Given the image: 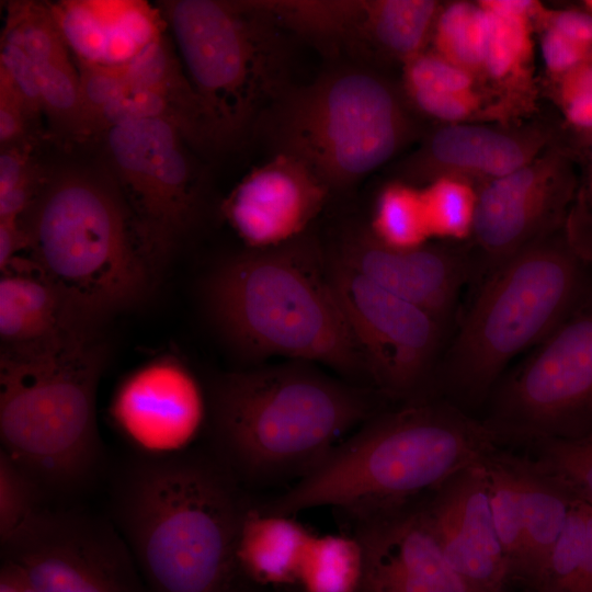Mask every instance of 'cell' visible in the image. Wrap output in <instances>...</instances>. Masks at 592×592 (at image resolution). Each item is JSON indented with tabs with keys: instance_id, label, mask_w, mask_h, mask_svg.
I'll use <instances>...</instances> for the list:
<instances>
[{
	"instance_id": "obj_1",
	"label": "cell",
	"mask_w": 592,
	"mask_h": 592,
	"mask_svg": "<svg viewBox=\"0 0 592 592\" xmlns=\"http://www.w3.org/2000/svg\"><path fill=\"white\" fill-rule=\"evenodd\" d=\"M250 504L212 447L135 451L114 474L110 519L149 592H238L235 544Z\"/></svg>"
},
{
	"instance_id": "obj_2",
	"label": "cell",
	"mask_w": 592,
	"mask_h": 592,
	"mask_svg": "<svg viewBox=\"0 0 592 592\" xmlns=\"http://www.w3.org/2000/svg\"><path fill=\"white\" fill-rule=\"evenodd\" d=\"M499 435L449 405L414 401L374 414L261 511L292 516L330 506L354 520L411 502L456 473L483 464Z\"/></svg>"
},
{
	"instance_id": "obj_3",
	"label": "cell",
	"mask_w": 592,
	"mask_h": 592,
	"mask_svg": "<svg viewBox=\"0 0 592 592\" xmlns=\"http://www.w3.org/2000/svg\"><path fill=\"white\" fill-rule=\"evenodd\" d=\"M207 311L236 351L319 363L349 377L366 366L334 291L319 242L309 234L220 262L204 286Z\"/></svg>"
},
{
	"instance_id": "obj_4",
	"label": "cell",
	"mask_w": 592,
	"mask_h": 592,
	"mask_svg": "<svg viewBox=\"0 0 592 592\" xmlns=\"http://www.w3.org/2000/svg\"><path fill=\"white\" fill-rule=\"evenodd\" d=\"M207 398L212 448L242 485L301 478L375 414L364 389L300 361L226 373Z\"/></svg>"
},
{
	"instance_id": "obj_5",
	"label": "cell",
	"mask_w": 592,
	"mask_h": 592,
	"mask_svg": "<svg viewBox=\"0 0 592 592\" xmlns=\"http://www.w3.org/2000/svg\"><path fill=\"white\" fill-rule=\"evenodd\" d=\"M106 346L92 330L44 345L2 349L1 449L45 493L72 496L98 477L104 459L95 397Z\"/></svg>"
},
{
	"instance_id": "obj_6",
	"label": "cell",
	"mask_w": 592,
	"mask_h": 592,
	"mask_svg": "<svg viewBox=\"0 0 592 592\" xmlns=\"http://www.w3.org/2000/svg\"><path fill=\"white\" fill-rule=\"evenodd\" d=\"M23 217L36 269L90 321L146 295L155 265L114 181L60 172Z\"/></svg>"
},
{
	"instance_id": "obj_7",
	"label": "cell",
	"mask_w": 592,
	"mask_h": 592,
	"mask_svg": "<svg viewBox=\"0 0 592 592\" xmlns=\"http://www.w3.org/2000/svg\"><path fill=\"white\" fill-rule=\"evenodd\" d=\"M257 128L273 153L304 162L331 193L354 186L415 134L401 89L376 70L356 65L292 86Z\"/></svg>"
},
{
	"instance_id": "obj_8",
	"label": "cell",
	"mask_w": 592,
	"mask_h": 592,
	"mask_svg": "<svg viewBox=\"0 0 592 592\" xmlns=\"http://www.w3.org/2000/svg\"><path fill=\"white\" fill-rule=\"evenodd\" d=\"M159 9L223 146L234 145L292 87L289 35L250 0H168Z\"/></svg>"
},
{
	"instance_id": "obj_9",
	"label": "cell",
	"mask_w": 592,
	"mask_h": 592,
	"mask_svg": "<svg viewBox=\"0 0 592 592\" xmlns=\"http://www.w3.org/2000/svg\"><path fill=\"white\" fill-rule=\"evenodd\" d=\"M580 261L568 243L540 240L494 266L453 346L448 378L459 396L483 399L516 354L574 310Z\"/></svg>"
},
{
	"instance_id": "obj_10",
	"label": "cell",
	"mask_w": 592,
	"mask_h": 592,
	"mask_svg": "<svg viewBox=\"0 0 592 592\" xmlns=\"http://www.w3.org/2000/svg\"><path fill=\"white\" fill-rule=\"evenodd\" d=\"M486 423L502 439L592 434V305L574 309L494 394Z\"/></svg>"
},
{
	"instance_id": "obj_11",
	"label": "cell",
	"mask_w": 592,
	"mask_h": 592,
	"mask_svg": "<svg viewBox=\"0 0 592 592\" xmlns=\"http://www.w3.org/2000/svg\"><path fill=\"white\" fill-rule=\"evenodd\" d=\"M105 135L112 178L151 262L159 264L194 223L202 201L189 141L175 124L160 118L127 122Z\"/></svg>"
},
{
	"instance_id": "obj_12",
	"label": "cell",
	"mask_w": 592,
	"mask_h": 592,
	"mask_svg": "<svg viewBox=\"0 0 592 592\" xmlns=\"http://www.w3.org/2000/svg\"><path fill=\"white\" fill-rule=\"evenodd\" d=\"M38 592H149L130 548L109 517L45 508L1 545Z\"/></svg>"
},
{
	"instance_id": "obj_13",
	"label": "cell",
	"mask_w": 592,
	"mask_h": 592,
	"mask_svg": "<svg viewBox=\"0 0 592 592\" xmlns=\"http://www.w3.org/2000/svg\"><path fill=\"white\" fill-rule=\"evenodd\" d=\"M330 277L367 375L391 397H411L429 373L440 321L373 283L333 255Z\"/></svg>"
},
{
	"instance_id": "obj_14",
	"label": "cell",
	"mask_w": 592,
	"mask_h": 592,
	"mask_svg": "<svg viewBox=\"0 0 592 592\" xmlns=\"http://www.w3.org/2000/svg\"><path fill=\"white\" fill-rule=\"evenodd\" d=\"M577 182L567 157L543 151L524 167L477 190L473 236L494 266L567 217Z\"/></svg>"
},
{
	"instance_id": "obj_15",
	"label": "cell",
	"mask_w": 592,
	"mask_h": 592,
	"mask_svg": "<svg viewBox=\"0 0 592 592\" xmlns=\"http://www.w3.org/2000/svg\"><path fill=\"white\" fill-rule=\"evenodd\" d=\"M110 418L136 452L186 449L208 421V398L178 356H157L127 374L114 391Z\"/></svg>"
},
{
	"instance_id": "obj_16",
	"label": "cell",
	"mask_w": 592,
	"mask_h": 592,
	"mask_svg": "<svg viewBox=\"0 0 592 592\" xmlns=\"http://www.w3.org/2000/svg\"><path fill=\"white\" fill-rule=\"evenodd\" d=\"M442 554L469 592H501L509 570L493 525L483 464L453 475L420 503Z\"/></svg>"
},
{
	"instance_id": "obj_17",
	"label": "cell",
	"mask_w": 592,
	"mask_h": 592,
	"mask_svg": "<svg viewBox=\"0 0 592 592\" xmlns=\"http://www.w3.org/2000/svg\"><path fill=\"white\" fill-rule=\"evenodd\" d=\"M330 193L304 162L273 153L240 181L223 210L248 249H270L305 235Z\"/></svg>"
},
{
	"instance_id": "obj_18",
	"label": "cell",
	"mask_w": 592,
	"mask_h": 592,
	"mask_svg": "<svg viewBox=\"0 0 592 592\" xmlns=\"http://www.w3.org/2000/svg\"><path fill=\"white\" fill-rule=\"evenodd\" d=\"M355 523L364 560L360 592H469L446 562L420 503Z\"/></svg>"
},
{
	"instance_id": "obj_19",
	"label": "cell",
	"mask_w": 592,
	"mask_h": 592,
	"mask_svg": "<svg viewBox=\"0 0 592 592\" xmlns=\"http://www.w3.org/2000/svg\"><path fill=\"white\" fill-rule=\"evenodd\" d=\"M546 141L545 133L536 128L447 124L429 134L398 172L400 180L418 186L440 177L483 184L533 161Z\"/></svg>"
},
{
	"instance_id": "obj_20",
	"label": "cell",
	"mask_w": 592,
	"mask_h": 592,
	"mask_svg": "<svg viewBox=\"0 0 592 592\" xmlns=\"http://www.w3.org/2000/svg\"><path fill=\"white\" fill-rule=\"evenodd\" d=\"M332 255L440 322L451 310L464 277L463 262L453 252L428 244L392 249L378 242L367 227L345 231Z\"/></svg>"
},
{
	"instance_id": "obj_21",
	"label": "cell",
	"mask_w": 592,
	"mask_h": 592,
	"mask_svg": "<svg viewBox=\"0 0 592 592\" xmlns=\"http://www.w3.org/2000/svg\"><path fill=\"white\" fill-rule=\"evenodd\" d=\"M98 330L36 269L31 258H16L1 272L0 338L2 349L49 344Z\"/></svg>"
},
{
	"instance_id": "obj_22",
	"label": "cell",
	"mask_w": 592,
	"mask_h": 592,
	"mask_svg": "<svg viewBox=\"0 0 592 592\" xmlns=\"http://www.w3.org/2000/svg\"><path fill=\"white\" fill-rule=\"evenodd\" d=\"M441 7L434 0H361L348 54L403 66L426 50Z\"/></svg>"
},
{
	"instance_id": "obj_23",
	"label": "cell",
	"mask_w": 592,
	"mask_h": 592,
	"mask_svg": "<svg viewBox=\"0 0 592 592\" xmlns=\"http://www.w3.org/2000/svg\"><path fill=\"white\" fill-rule=\"evenodd\" d=\"M311 533L291 516L270 514L249 505L236 538L239 581L261 585H292Z\"/></svg>"
},
{
	"instance_id": "obj_24",
	"label": "cell",
	"mask_w": 592,
	"mask_h": 592,
	"mask_svg": "<svg viewBox=\"0 0 592 592\" xmlns=\"http://www.w3.org/2000/svg\"><path fill=\"white\" fill-rule=\"evenodd\" d=\"M508 458L515 474L524 519L526 548L523 579L534 584L577 500L531 457L508 453Z\"/></svg>"
},
{
	"instance_id": "obj_25",
	"label": "cell",
	"mask_w": 592,
	"mask_h": 592,
	"mask_svg": "<svg viewBox=\"0 0 592 592\" xmlns=\"http://www.w3.org/2000/svg\"><path fill=\"white\" fill-rule=\"evenodd\" d=\"M289 36L322 54L349 53L361 0H250Z\"/></svg>"
},
{
	"instance_id": "obj_26",
	"label": "cell",
	"mask_w": 592,
	"mask_h": 592,
	"mask_svg": "<svg viewBox=\"0 0 592 592\" xmlns=\"http://www.w3.org/2000/svg\"><path fill=\"white\" fill-rule=\"evenodd\" d=\"M486 10V9H485ZM490 31L480 80H488L508 114L531 91L534 22L531 19L486 10Z\"/></svg>"
},
{
	"instance_id": "obj_27",
	"label": "cell",
	"mask_w": 592,
	"mask_h": 592,
	"mask_svg": "<svg viewBox=\"0 0 592 592\" xmlns=\"http://www.w3.org/2000/svg\"><path fill=\"white\" fill-rule=\"evenodd\" d=\"M363 574V553L354 536L311 534L296 584L300 592H360Z\"/></svg>"
},
{
	"instance_id": "obj_28",
	"label": "cell",
	"mask_w": 592,
	"mask_h": 592,
	"mask_svg": "<svg viewBox=\"0 0 592 592\" xmlns=\"http://www.w3.org/2000/svg\"><path fill=\"white\" fill-rule=\"evenodd\" d=\"M489 31V14L479 2L442 4L432 33V50L480 81Z\"/></svg>"
},
{
	"instance_id": "obj_29",
	"label": "cell",
	"mask_w": 592,
	"mask_h": 592,
	"mask_svg": "<svg viewBox=\"0 0 592 592\" xmlns=\"http://www.w3.org/2000/svg\"><path fill=\"white\" fill-rule=\"evenodd\" d=\"M488 479L490 511L506 561L509 576L523 578L525 527L515 474L506 452L499 449L483 463Z\"/></svg>"
},
{
	"instance_id": "obj_30",
	"label": "cell",
	"mask_w": 592,
	"mask_h": 592,
	"mask_svg": "<svg viewBox=\"0 0 592 592\" xmlns=\"http://www.w3.org/2000/svg\"><path fill=\"white\" fill-rule=\"evenodd\" d=\"M367 229L378 242L392 249L425 246L431 237L421 187L402 180L386 184L377 195Z\"/></svg>"
},
{
	"instance_id": "obj_31",
	"label": "cell",
	"mask_w": 592,
	"mask_h": 592,
	"mask_svg": "<svg viewBox=\"0 0 592 592\" xmlns=\"http://www.w3.org/2000/svg\"><path fill=\"white\" fill-rule=\"evenodd\" d=\"M119 65L128 89L164 93L198 118L213 123L206 106L183 73L178 57L163 35Z\"/></svg>"
},
{
	"instance_id": "obj_32",
	"label": "cell",
	"mask_w": 592,
	"mask_h": 592,
	"mask_svg": "<svg viewBox=\"0 0 592 592\" xmlns=\"http://www.w3.org/2000/svg\"><path fill=\"white\" fill-rule=\"evenodd\" d=\"M420 187L431 238L463 240L473 235L477 208L473 183L440 177Z\"/></svg>"
},
{
	"instance_id": "obj_33",
	"label": "cell",
	"mask_w": 592,
	"mask_h": 592,
	"mask_svg": "<svg viewBox=\"0 0 592 592\" xmlns=\"http://www.w3.org/2000/svg\"><path fill=\"white\" fill-rule=\"evenodd\" d=\"M2 34L15 39L34 66L69 57L68 46L48 4L11 2Z\"/></svg>"
},
{
	"instance_id": "obj_34",
	"label": "cell",
	"mask_w": 592,
	"mask_h": 592,
	"mask_svg": "<svg viewBox=\"0 0 592 592\" xmlns=\"http://www.w3.org/2000/svg\"><path fill=\"white\" fill-rule=\"evenodd\" d=\"M531 444L535 449L532 460L576 500L592 506V434L573 440L539 439Z\"/></svg>"
},
{
	"instance_id": "obj_35",
	"label": "cell",
	"mask_w": 592,
	"mask_h": 592,
	"mask_svg": "<svg viewBox=\"0 0 592 592\" xmlns=\"http://www.w3.org/2000/svg\"><path fill=\"white\" fill-rule=\"evenodd\" d=\"M585 503L577 500L540 574L538 592H579L587 549Z\"/></svg>"
},
{
	"instance_id": "obj_36",
	"label": "cell",
	"mask_w": 592,
	"mask_h": 592,
	"mask_svg": "<svg viewBox=\"0 0 592 592\" xmlns=\"http://www.w3.org/2000/svg\"><path fill=\"white\" fill-rule=\"evenodd\" d=\"M35 478L0 448V545L25 528L46 506Z\"/></svg>"
},
{
	"instance_id": "obj_37",
	"label": "cell",
	"mask_w": 592,
	"mask_h": 592,
	"mask_svg": "<svg viewBox=\"0 0 592 592\" xmlns=\"http://www.w3.org/2000/svg\"><path fill=\"white\" fill-rule=\"evenodd\" d=\"M34 67L42 111L59 130L83 136L79 75L70 58Z\"/></svg>"
},
{
	"instance_id": "obj_38",
	"label": "cell",
	"mask_w": 592,
	"mask_h": 592,
	"mask_svg": "<svg viewBox=\"0 0 592 592\" xmlns=\"http://www.w3.org/2000/svg\"><path fill=\"white\" fill-rule=\"evenodd\" d=\"M479 89V79L435 52L424 50L402 66L403 94L454 93Z\"/></svg>"
},
{
	"instance_id": "obj_39",
	"label": "cell",
	"mask_w": 592,
	"mask_h": 592,
	"mask_svg": "<svg viewBox=\"0 0 592 592\" xmlns=\"http://www.w3.org/2000/svg\"><path fill=\"white\" fill-rule=\"evenodd\" d=\"M79 90L83 116V136L100 111L122 95L127 83L119 64L107 65L78 59Z\"/></svg>"
},
{
	"instance_id": "obj_40",
	"label": "cell",
	"mask_w": 592,
	"mask_h": 592,
	"mask_svg": "<svg viewBox=\"0 0 592 592\" xmlns=\"http://www.w3.org/2000/svg\"><path fill=\"white\" fill-rule=\"evenodd\" d=\"M554 82L555 99L567 122L580 130L592 132V52Z\"/></svg>"
},
{
	"instance_id": "obj_41",
	"label": "cell",
	"mask_w": 592,
	"mask_h": 592,
	"mask_svg": "<svg viewBox=\"0 0 592 592\" xmlns=\"http://www.w3.org/2000/svg\"><path fill=\"white\" fill-rule=\"evenodd\" d=\"M566 227L569 247L581 260L592 262V144L587 172L576 189Z\"/></svg>"
},
{
	"instance_id": "obj_42",
	"label": "cell",
	"mask_w": 592,
	"mask_h": 592,
	"mask_svg": "<svg viewBox=\"0 0 592 592\" xmlns=\"http://www.w3.org/2000/svg\"><path fill=\"white\" fill-rule=\"evenodd\" d=\"M0 69L3 70L29 110L31 118L42 112L35 67L22 46L12 37L2 34L0 43Z\"/></svg>"
},
{
	"instance_id": "obj_43",
	"label": "cell",
	"mask_w": 592,
	"mask_h": 592,
	"mask_svg": "<svg viewBox=\"0 0 592 592\" xmlns=\"http://www.w3.org/2000/svg\"><path fill=\"white\" fill-rule=\"evenodd\" d=\"M31 119L21 94L0 69V144L1 148L22 141L26 123Z\"/></svg>"
},
{
	"instance_id": "obj_44",
	"label": "cell",
	"mask_w": 592,
	"mask_h": 592,
	"mask_svg": "<svg viewBox=\"0 0 592 592\" xmlns=\"http://www.w3.org/2000/svg\"><path fill=\"white\" fill-rule=\"evenodd\" d=\"M539 30L542 57L553 80L578 66L592 52L553 30L545 27H539Z\"/></svg>"
},
{
	"instance_id": "obj_45",
	"label": "cell",
	"mask_w": 592,
	"mask_h": 592,
	"mask_svg": "<svg viewBox=\"0 0 592 592\" xmlns=\"http://www.w3.org/2000/svg\"><path fill=\"white\" fill-rule=\"evenodd\" d=\"M535 25L553 30L566 38L592 49V14L587 10H549L544 7Z\"/></svg>"
},
{
	"instance_id": "obj_46",
	"label": "cell",
	"mask_w": 592,
	"mask_h": 592,
	"mask_svg": "<svg viewBox=\"0 0 592 592\" xmlns=\"http://www.w3.org/2000/svg\"><path fill=\"white\" fill-rule=\"evenodd\" d=\"M35 167L31 163V149L21 143L1 148L0 195L8 193L25 180Z\"/></svg>"
},
{
	"instance_id": "obj_47",
	"label": "cell",
	"mask_w": 592,
	"mask_h": 592,
	"mask_svg": "<svg viewBox=\"0 0 592 592\" xmlns=\"http://www.w3.org/2000/svg\"><path fill=\"white\" fill-rule=\"evenodd\" d=\"M29 236L20 219H0L1 272L20 257V251L29 250Z\"/></svg>"
},
{
	"instance_id": "obj_48",
	"label": "cell",
	"mask_w": 592,
	"mask_h": 592,
	"mask_svg": "<svg viewBox=\"0 0 592 592\" xmlns=\"http://www.w3.org/2000/svg\"><path fill=\"white\" fill-rule=\"evenodd\" d=\"M479 4L491 12L516 15L531 19L534 22L544 5L538 1L533 0H481Z\"/></svg>"
},
{
	"instance_id": "obj_49",
	"label": "cell",
	"mask_w": 592,
	"mask_h": 592,
	"mask_svg": "<svg viewBox=\"0 0 592 592\" xmlns=\"http://www.w3.org/2000/svg\"><path fill=\"white\" fill-rule=\"evenodd\" d=\"M0 592H38L22 569L7 560L0 567Z\"/></svg>"
},
{
	"instance_id": "obj_50",
	"label": "cell",
	"mask_w": 592,
	"mask_h": 592,
	"mask_svg": "<svg viewBox=\"0 0 592 592\" xmlns=\"http://www.w3.org/2000/svg\"><path fill=\"white\" fill-rule=\"evenodd\" d=\"M585 506L587 549L579 592H592V506Z\"/></svg>"
},
{
	"instance_id": "obj_51",
	"label": "cell",
	"mask_w": 592,
	"mask_h": 592,
	"mask_svg": "<svg viewBox=\"0 0 592 592\" xmlns=\"http://www.w3.org/2000/svg\"><path fill=\"white\" fill-rule=\"evenodd\" d=\"M584 10H587L590 14H592V0H585L584 1Z\"/></svg>"
},
{
	"instance_id": "obj_52",
	"label": "cell",
	"mask_w": 592,
	"mask_h": 592,
	"mask_svg": "<svg viewBox=\"0 0 592 592\" xmlns=\"http://www.w3.org/2000/svg\"><path fill=\"white\" fill-rule=\"evenodd\" d=\"M238 592H244V591L241 590V591H238Z\"/></svg>"
}]
</instances>
